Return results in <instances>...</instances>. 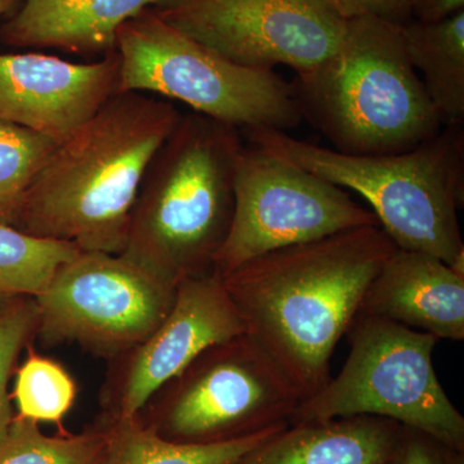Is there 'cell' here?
Wrapping results in <instances>:
<instances>
[{
  "instance_id": "26",
  "label": "cell",
  "mask_w": 464,
  "mask_h": 464,
  "mask_svg": "<svg viewBox=\"0 0 464 464\" xmlns=\"http://www.w3.org/2000/svg\"><path fill=\"white\" fill-rule=\"evenodd\" d=\"M464 11V0H411V17L432 23Z\"/></svg>"
},
{
  "instance_id": "20",
  "label": "cell",
  "mask_w": 464,
  "mask_h": 464,
  "mask_svg": "<svg viewBox=\"0 0 464 464\" xmlns=\"http://www.w3.org/2000/svg\"><path fill=\"white\" fill-rule=\"evenodd\" d=\"M106 447L102 426L82 433L44 435L38 423L14 415L0 439V464H101Z\"/></svg>"
},
{
  "instance_id": "6",
  "label": "cell",
  "mask_w": 464,
  "mask_h": 464,
  "mask_svg": "<svg viewBox=\"0 0 464 464\" xmlns=\"http://www.w3.org/2000/svg\"><path fill=\"white\" fill-rule=\"evenodd\" d=\"M118 93H151L237 130H286L304 121L292 83L274 70L248 69L186 35L152 8L116 34Z\"/></svg>"
},
{
  "instance_id": "9",
  "label": "cell",
  "mask_w": 464,
  "mask_h": 464,
  "mask_svg": "<svg viewBox=\"0 0 464 464\" xmlns=\"http://www.w3.org/2000/svg\"><path fill=\"white\" fill-rule=\"evenodd\" d=\"M176 293L121 255L79 252L35 297V338L43 346L76 343L110 362L163 322Z\"/></svg>"
},
{
  "instance_id": "7",
  "label": "cell",
  "mask_w": 464,
  "mask_h": 464,
  "mask_svg": "<svg viewBox=\"0 0 464 464\" xmlns=\"http://www.w3.org/2000/svg\"><path fill=\"white\" fill-rule=\"evenodd\" d=\"M340 374L304 399L289 424L374 415L418 430L464 453V417L433 368L440 341L377 316L357 315Z\"/></svg>"
},
{
  "instance_id": "12",
  "label": "cell",
  "mask_w": 464,
  "mask_h": 464,
  "mask_svg": "<svg viewBox=\"0 0 464 464\" xmlns=\"http://www.w3.org/2000/svg\"><path fill=\"white\" fill-rule=\"evenodd\" d=\"M244 333L218 275L183 280L163 322L139 344L110 360L101 390L103 420L137 417L204 350Z\"/></svg>"
},
{
  "instance_id": "21",
  "label": "cell",
  "mask_w": 464,
  "mask_h": 464,
  "mask_svg": "<svg viewBox=\"0 0 464 464\" xmlns=\"http://www.w3.org/2000/svg\"><path fill=\"white\" fill-rule=\"evenodd\" d=\"M58 142L0 121V225L16 226L36 174Z\"/></svg>"
},
{
  "instance_id": "18",
  "label": "cell",
  "mask_w": 464,
  "mask_h": 464,
  "mask_svg": "<svg viewBox=\"0 0 464 464\" xmlns=\"http://www.w3.org/2000/svg\"><path fill=\"white\" fill-rule=\"evenodd\" d=\"M101 426L106 431L101 464H232L286 427L216 444H183L161 438L139 417L102 420Z\"/></svg>"
},
{
  "instance_id": "4",
  "label": "cell",
  "mask_w": 464,
  "mask_h": 464,
  "mask_svg": "<svg viewBox=\"0 0 464 464\" xmlns=\"http://www.w3.org/2000/svg\"><path fill=\"white\" fill-rule=\"evenodd\" d=\"M292 84L302 119L342 154H401L444 127L400 26L382 18L347 20L337 50Z\"/></svg>"
},
{
  "instance_id": "13",
  "label": "cell",
  "mask_w": 464,
  "mask_h": 464,
  "mask_svg": "<svg viewBox=\"0 0 464 464\" xmlns=\"http://www.w3.org/2000/svg\"><path fill=\"white\" fill-rule=\"evenodd\" d=\"M118 53L75 63L44 53H0V121L60 143L115 93Z\"/></svg>"
},
{
  "instance_id": "23",
  "label": "cell",
  "mask_w": 464,
  "mask_h": 464,
  "mask_svg": "<svg viewBox=\"0 0 464 464\" xmlns=\"http://www.w3.org/2000/svg\"><path fill=\"white\" fill-rule=\"evenodd\" d=\"M38 307L35 298L17 297L0 311V439L14 420L7 384L18 355L35 338Z\"/></svg>"
},
{
  "instance_id": "11",
  "label": "cell",
  "mask_w": 464,
  "mask_h": 464,
  "mask_svg": "<svg viewBox=\"0 0 464 464\" xmlns=\"http://www.w3.org/2000/svg\"><path fill=\"white\" fill-rule=\"evenodd\" d=\"M152 9L232 63L297 74L331 56L346 29L323 0H166Z\"/></svg>"
},
{
  "instance_id": "25",
  "label": "cell",
  "mask_w": 464,
  "mask_h": 464,
  "mask_svg": "<svg viewBox=\"0 0 464 464\" xmlns=\"http://www.w3.org/2000/svg\"><path fill=\"white\" fill-rule=\"evenodd\" d=\"M344 21L374 16L401 26L411 21V0H323Z\"/></svg>"
},
{
  "instance_id": "3",
  "label": "cell",
  "mask_w": 464,
  "mask_h": 464,
  "mask_svg": "<svg viewBox=\"0 0 464 464\" xmlns=\"http://www.w3.org/2000/svg\"><path fill=\"white\" fill-rule=\"evenodd\" d=\"M241 130L206 115H182L146 170L121 253L179 285L213 273L235 208Z\"/></svg>"
},
{
  "instance_id": "10",
  "label": "cell",
  "mask_w": 464,
  "mask_h": 464,
  "mask_svg": "<svg viewBox=\"0 0 464 464\" xmlns=\"http://www.w3.org/2000/svg\"><path fill=\"white\" fill-rule=\"evenodd\" d=\"M234 188L230 231L213 264L219 277L273 250L380 226L340 186L256 146L241 152Z\"/></svg>"
},
{
  "instance_id": "22",
  "label": "cell",
  "mask_w": 464,
  "mask_h": 464,
  "mask_svg": "<svg viewBox=\"0 0 464 464\" xmlns=\"http://www.w3.org/2000/svg\"><path fill=\"white\" fill-rule=\"evenodd\" d=\"M76 395L78 389L69 372L29 348L14 378L17 417L35 423L57 424L61 431H65L63 420L74 406Z\"/></svg>"
},
{
  "instance_id": "1",
  "label": "cell",
  "mask_w": 464,
  "mask_h": 464,
  "mask_svg": "<svg viewBox=\"0 0 464 464\" xmlns=\"http://www.w3.org/2000/svg\"><path fill=\"white\" fill-rule=\"evenodd\" d=\"M395 244L380 226L266 253L221 277L246 334L304 399L331 381L335 346Z\"/></svg>"
},
{
  "instance_id": "14",
  "label": "cell",
  "mask_w": 464,
  "mask_h": 464,
  "mask_svg": "<svg viewBox=\"0 0 464 464\" xmlns=\"http://www.w3.org/2000/svg\"><path fill=\"white\" fill-rule=\"evenodd\" d=\"M357 315L464 340V274L429 253L395 248L366 289Z\"/></svg>"
},
{
  "instance_id": "8",
  "label": "cell",
  "mask_w": 464,
  "mask_h": 464,
  "mask_svg": "<svg viewBox=\"0 0 464 464\" xmlns=\"http://www.w3.org/2000/svg\"><path fill=\"white\" fill-rule=\"evenodd\" d=\"M304 400L244 333L204 350L137 417L170 441L216 444L288 426Z\"/></svg>"
},
{
  "instance_id": "27",
  "label": "cell",
  "mask_w": 464,
  "mask_h": 464,
  "mask_svg": "<svg viewBox=\"0 0 464 464\" xmlns=\"http://www.w3.org/2000/svg\"><path fill=\"white\" fill-rule=\"evenodd\" d=\"M20 3V0H0V17L9 14L16 5Z\"/></svg>"
},
{
  "instance_id": "2",
  "label": "cell",
  "mask_w": 464,
  "mask_h": 464,
  "mask_svg": "<svg viewBox=\"0 0 464 464\" xmlns=\"http://www.w3.org/2000/svg\"><path fill=\"white\" fill-rule=\"evenodd\" d=\"M181 116L168 100L115 93L52 151L14 227L82 252L121 255L146 170Z\"/></svg>"
},
{
  "instance_id": "16",
  "label": "cell",
  "mask_w": 464,
  "mask_h": 464,
  "mask_svg": "<svg viewBox=\"0 0 464 464\" xmlns=\"http://www.w3.org/2000/svg\"><path fill=\"white\" fill-rule=\"evenodd\" d=\"M166 0H24L0 30L21 48H54L102 56L115 52L116 34L130 18Z\"/></svg>"
},
{
  "instance_id": "17",
  "label": "cell",
  "mask_w": 464,
  "mask_h": 464,
  "mask_svg": "<svg viewBox=\"0 0 464 464\" xmlns=\"http://www.w3.org/2000/svg\"><path fill=\"white\" fill-rule=\"evenodd\" d=\"M400 32L442 123L464 124V11L432 23L411 18Z\"/></svg>"
},
{
  "instance_id": "19",
  "label": "cell",
  "mask_w": 464,
  "mask_h": 464,
  "mask_svg": "<svg viewBox=\"0 0 464 464\" xmlns=\"http://www.w3.org/2000/svg\"><path fill=\"white\" fill-rule=\"evenodd\" d=\"M79 252L74 244L0 225V297H38L58 268Z\"/></svg>"
},
{
  "instance_id": "5",
  "label": "cell",
  "mask_w": 464,
  "mask_h": 464,
  "mask_svg": "<svg viewBox=\"0 0 464 464\" xmlns=\"http://www.w3.org/2000/svg\"><path fill=\"white\" fill-rule=\"evenodd\" d=\"M256 148L362 195L396 248L429 253L464 274V124L444 125L411 151L348 155L266 128L241 130Z\"/></svg>"
},
{
  "instance_id": "24",
  "label": "cell",
  "mask_w": 464,
  "mask_h": 464,
  "mask_svg": "<svg viewBox=\"0 0 464 464\" xmlns=\"http://www.w3.org/2000/svg\"><path fill=\"white\" fill-rule=\"evenodd\" d=\"M392 464H464V453L426 433L405 427L398 456Z\"/></svg>"
},
{
  "instance_id": "15",
  "label": "cell",
  "mask_w": 464,
  "mask_h": 464,
  "mask_svg": "<svg viewBox=\"0 0 464 464\" xmlns=\"http://www.w3.org/2000/svg\"><path fill=\"white\" fill-rule=\"evenodd\" d=\"M404 431L374 415L293 423L232 464H392Z\"/></svg>"
}]
</instances>
